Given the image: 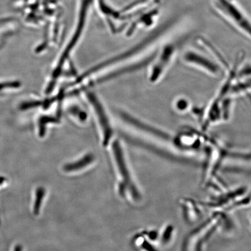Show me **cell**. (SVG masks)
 Here are the masks:
<instances>
[{"instance_id": "cell-1", "label": "cell", "mask_w": 251, "mask_h": 251, "mask_svg": "<svg viewBox=\"0 0 251 251\" xmlns=\"http://www.w3.org/2000/svg\"><path fill=\"white\" fill-rule=\"evenodd\" d=\"M221 15L245 35L251 37V21L233 0H213Z\"/></svg>"}, {"instance_id": "cell-2", "label": "cell", "mask_w": 251, "mask_h": 251, "mask_svg": "<svg viewBox=\"0 0 251 251\" xmlns=\"http://www.w3.org/2000/svg\"><path fill=\"white\" fill-rule=\"evenodd\" d=\"M113 149H114L115 159L117 162L119 170L122 175V179H123L122 183L119 184V193L121 196H124L126 191L128 189L134 200H139V193L133 184L132 181L131 180L129 173H128L126 165L125 164L123 153H122L120 146L117 142L115 143L113 146Z\"/></svg>"}, {"instance_id": "cell-3", "label": "cell", "mask_w": 251, "mask_h": 251, "mask_svg": "<svg viewBox=\"0 0 251 251\" xmlns=\"http://www.w3.org/2000/svg\"><path fill=\"white\" fill-rule=\"evenodd\" d=\"M184 60L188 64L201 68L213 75H218L220 72L218 66L208 58L194 51H188L184 55Z\"/></svg>"}, {"instance_id": "cell-4", "label": "cell", "mask_w": 251, "mask_h": 251, "mask_svg": "<svg viewBox=\"0 0 251 251\" xmlns=\"http://www.w3.org/2000/svg\"><path fill=\"white\" fill-rule=\"evenodd\" d=\"M176 51V46L172 45H168L165 47L164 51L162 52L161 57L160 58L159 64L156 66L154 71H153L152 78L153 80L156 79V78L159 76L166 65L171 61V59L175 54Z\"/></svg>"}, {"instance_id": "cell-5", "label": "cell", "mask_w": 251, "mask_h": 251, "mask_svg": "<svg viewBox=\"0 0 251 251\" xmlns=\"http://www.w3.org/2000/svg\"><path fill=\"white\" fill-rule=\"evenodd\" d=\"M91 101H92L93 104L95 106V108L97 113L100 117V121L101 122V124L102 125V128L103 129V133H104V144H107L109 139L110 136H111V130H110V127L108 124V122L106 121L104 114L102 110L101 106L100 105L99 102H97V100L94 96L92 95L90 97Z\"/></svg>"}, {"instance_id": "cell-6", "label": "cell", "mask_w": 251, "mask_h": 251, "mask_svg": "<svg viewBox=\"0 0 251 251\" xmlns=\"http://www.w3.org/2000/svg\"><path fill=\"white\" fill-rule=\"evenodd\" d=\"M94 159V156L88 154L77 162L67 164L64 166V171L67 172H72L81 170L87 166L92 164Z\"/></svg>"}, {"instance_id": "cell-7", "label": "cell", "mask_w": 251, "mask_h": 251, "mask_svg": "<svg viewBox=\"0 0 251 251\" xmlns=\"http://www.w3.org/2000/svg\"><path fill=\"white\" fill-rule=\"evenodd\" d=\"M45 190L43 188H40L37 191V198L35 203V208H34V211H35L36 213H38L39 211L41 203L42 202L44 196H45Z\"/></svg>"}, {"instance_id": "cell-8", "label": "cell", "mask_w": 251, "mask_h": 251, "mask_svg": "<svg viewBox=\"0 0 251 251\" xmlns=\"http://www.w3.org/2000/svg\"><path fill=\"white\" fill-rule=\"evenodd\" d=\"M188 106H189V103L186 99L183 98L177 100L175 103V108L180 112L186 111L188 108Z\"/></svg>"}]
</instances>
